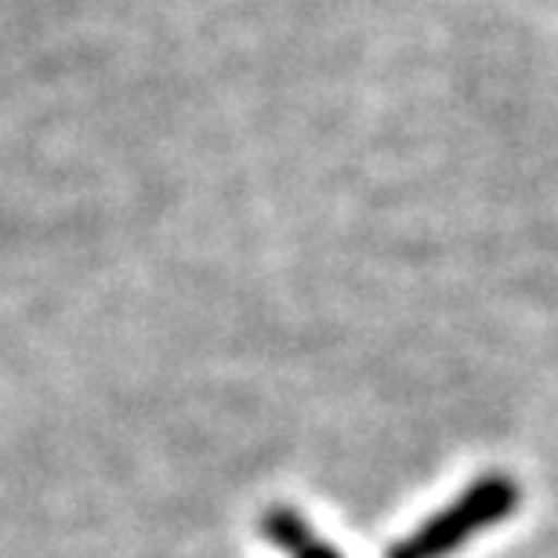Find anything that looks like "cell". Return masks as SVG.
Here are the masks:
<instances>
[{"mask_svg": "<svg viewBox=\"0 0 558 558\" xmlns=\"http://www.w3.org/2000/svg\"><path fill=\"white\" fill-rule=\"evenodd\" d=\"M515 505H519V486L508 475H486L475 486H468L450 508H442L421 530L399 541L388 551V558H450L475 533L508 519Z\"/></svg>", "mask_w": 558, "mask_h": 558, "instance_id": "6da1fadb", "label": "cell"}, {"mask_svg": "<svg viewBox=\"0 0 558 558\" xmlns=\"http://www.w3.org/2000/svg\"><path fill=\"white\" fill-rule=\"evenodd\" d=\"M262 533L287 558H344L333 544L319 541L308 522L290 508H272L269 515L262 519Z\"/></svg>", "mask_w": 558, "mask_h": 558, "instance_id": "7a4b0ae2", "label": "cell"}]
</instances>
